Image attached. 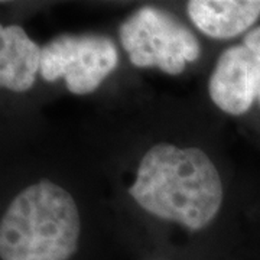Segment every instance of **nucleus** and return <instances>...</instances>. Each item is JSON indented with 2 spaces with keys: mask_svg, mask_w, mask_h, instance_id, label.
<instances>
[{
  "mask_svg": "<svg viewBox=\"0 0 260 260\" xmlns=\"http://www.w3.org/2000/svg\"><path fill=\"white\" fill-rule=\"evenodd\" d=\"M129 194L152 215L200 232L215 218L224 191L217 168L201 149L159 143L140 160Z\"/></svg>",
  "mask_w": 260,
  "mask_h": 260,
  "instance_id": "1",
  "label": "nucleus"
},
{
  "mask_svg": "<svg viewBox=\"0 0 260 260\" xmlns=\"http://www.w3.org/2000/svg\"><path fill=\"white\" fill-rule=\"evenodd\" d=\"M80 213L74 198L51 181L25 188L0 223L2 260H71L78 250Z\"/></svg>",
  "mask_w": 260,
  "mask_h": 260,
  "instance_id": "2",
  "label": "nucleus"
},
{
  "mask_svg": "<svg viewBox=\"0 0 260 260\" xmlns=\"http://www.w3.org/2000/svg\"><path fill=\"white\" fill-rule=\"evenodd\" d=\"M120 41L135 67H158L169 75L181 74L201 55L194 34L172 15L152 6L136 10L121 23Z\"/></svg>",
  "mask_w": 260,
  "mask_h": 260,
  "instance_id": "3",
  "label": "nucleus"
},
{
  "mask_svg": "<svg viewBox=\"0 0 260 260\" xmlns=\"http://www.w3.org/2000/svg\"><path fill=\"white\" fill-rule=\"evenodd\" d=\"M117 61V49L107 37L61 35L42 47L39 74L49 83L64 77L67 88L83 95L97 90Z\"/></svg>",
  "mask_w": 260,
  "mask_h": 260,
  "instance_id": "4",
  "label": "nucleus"
},
{
  "mask_svg": "<svg viewBox=\"0 0 260 260\" xmlns=\"http://www.w3.org/2000/svg\"><path fill=\"white\" fill-rule=\"evenodd\" d=\"M260 61L244 45L225 49L210 77V95L217 107L232 116L249 112L257 99Z\"/></svg>",
  "mask_w": 260,
  "mask_h": 260,
  "instance_id": "5",
  "label": "nucleus"
},
{
  "mask_svg": "<svg viewBox=\"0 0 260 260\" xmlns=\"http://www.w3.org/2000/svg\"><path fill=\"white\" fill-rule=\"evenodd\" d=\"M42 48L18 25L0 29V85L15 93L28 91L41 71Z\"/></svg>",
  "mask_w": 260,
  "mask_h": 260,
  "instance_id": "6",
  "label": "nucleus"
},
{
  "mask_svg": "<svg viewBox=\"0 0 260 260\" xmlns=\"http://www.w3.org/2000/svg\"><path fill=\"white\" fill-rule=\"evenodd\" d=\"M188 15L207 37L230 39L260 18V0H192Z\"/></svg>",
  "mask_w": 260,
  "mask_h": 260,
  "instance_id": "7",
  "label": "nucleus"
},
{
  "mask_svg": "<svg viewBox=\"0 0 260 260\" xmlns=\"http://www.w3.org/2000/svg\"><path fill=\"white\" fill-rule=\"evenodd\" d=\"M243 45L249 48L260 61V26L251 29L250 32L244 37V44Z\"/></svg>",
  "mask_w": 260,
  "mask_h": 260,
  "instance_id": "8",
  "label": "nucleus"
},
{
  "mask_svg": "<svg viewBox=\"0 0 260 260\" xmlns=\"http://www.w3.org/2000/svg\"><path fill=\"white\" fill-rule=\"evenodd\" d=\"M257 100L260 103V70H259V83H257Z\"/></svg>",
  "mask_w": 260,
  "mask_h": 260,
  "instance_id": "9",
  "label": "nucleus"
}]
</instances>
